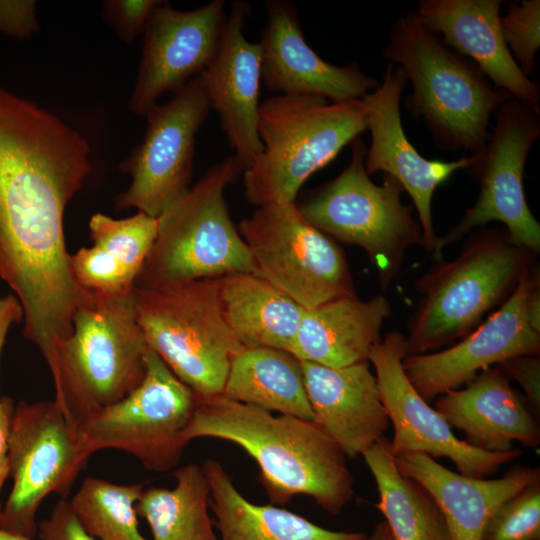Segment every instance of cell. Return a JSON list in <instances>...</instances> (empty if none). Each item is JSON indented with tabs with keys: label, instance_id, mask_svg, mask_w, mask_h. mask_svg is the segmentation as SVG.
I'll return each mask as SVG.
<instances>
[{
	"label": "cell",
	"instance_id": "obj_25",
	"mask_svg": "<svg viewBox=\"0 0 540 540\" xmlns=\"http://www.w3.org/2000/svg\"><path fill=\"white\" fill-rule=\"evenodd\" d=\"M392 312L383 295L369 300L349 295L304 309L289 352L301 361L329 367L369 361Z\"/></svg>",
	"mask_w": 540,
	"mask_h": 540
},
{
	"label": "cell",
	"instance_id": "obj_40",
	"mask_svg": "<svg viewBox=\"0 0 540 540\" xmlns=\"http://www.w3.org/2000/svg\"><path fill=\"white\" fill-rule=\"evenodd\" d=\"M3 342L0 341V355L3 347ZM14 404L12 399L0 396V494L4 482L10 475L9 457H8V435L11 416L13 413ZM2 505L0 502V517L2 513Z\"/></svg>",
	"mask_w": 540,
	"mask_h": 540
},
{
	"label": "cell",
	"instance_id": "obj_24",
	"mask_svg": "<svg viewBox=\"0 0 540 540\" xmlns=\"http://www.w3.org/2000/svg\"><path fill=\"white\" fill-rule=\"evenodd\" d=\"M398 470L425 488L441 508L453 540H481L497 507L525 487L540 481V468L515 465L497 479L454 472L424 453L395 457Z\"/></svg>",
	"mask_w": 540,
	"mask_h": 540
},
{
	"label": "cell",
	"instance_id": "obj_37",
	"mask_svg": "<svg viewBox=\"0 0 540 540\" xmlns=\"http://www.w3.org/2000/svg\"><path fill=\"white\" fill-rule=\"evenodd\" d=\"M498 366L510 381L514 380L521 386L530 409L539 418L540 357L519 355L504 360Z\"/></svg>",
	"mask_w": 540,
	"mask_h": 540
},
{
	"label": "cell",
	"instance_id": "obj_7",
	"mask_svg": "<svg viewBox=\"0 0 540 540\" xmlns=\"http://www.w3.org/2000/svg\"><path fill=\"white\" fill-rule=\"evenodd\" d=\"M133 298L150 350L197 397L221 395L244 347L225 319L220 278L135 284Z\"/></svg>",
	"mask_w": 540,
	"mask_h": 540
},
{
	"label": "cell",
	"instance_id": "obj_41",
	"mask_svg": "<svg viewBox=\"0 0 540 540\" xmlns=\"http://www.w3.org/2000/svg\"><path fill=\"white\" fill-rule=\"evenodd\" d=\"M366 540H394L388 525L385 521H382L376 525L374 531L370 536L366 537Z\"/></svg>",
	"mask_w": 540,
	"mask_h": 540
},
{
	"label": "cell",
	"instance_id": "obj_12",
	"mask_svg": "<svg viewBox=\"0 0 540 540\" xmlns=\"http://www.w3.org/2000/svg\"><path fill=\"white\" fill-rule=\"evenodd\" d=\"M495 125L485 147L472 156L467 173L479 184L474 205L444 236L431 255L443 260V250L466 234L501 222L512 241L533 254L540 252V224L526 201L523 177L528 153L540 136V110L510 97L494 111Z\"/></svg>",
	"mask_w": 540,
	"mask_h": 540
},
{
	"label": "cell",
	"instance_id": "obj_31",
	"mask_svg": "<svg viewBox=\"0 0 540 540\" xmlns=\"http://www.w3.org/2000/svg\"><path fill=\"white\" fill-rule=\"evenodd\" d=\"M142 484L86 477L69 501L84 530L97 540H147L138 528L136 502Z\"/></svg>",
	"mask_w": 540,
	"mask_h": 540
},
{
	"label": "cell",
	"instance_id": "obj_10",
	"mask_svg": "<svg viewBox=\"0 0 540 540\" xmlns=\"http://www.w3.org/2000/svg\"><path fill=\"white\" fill-rule=\"evenodd\" d=\"M197 405L195 393L152 350L140 385L75 429L84 460L103 449L126 452L147 469L171 470L188 444L185 431Z\"/></svg>",
	"mask_w": 540,
	"mask_h": 540
},
{
	"label": "cell",
	"instance_id": "obj_23",
	"mask_svg": "<svg viewBox=\"0 0 540 540\" xmlns=\"http://www.w3.org/2000/svg\"><path fill=\"white\" fill-rule=\"evenodd\" d=\"M434 409L451 428L465 434L467 443L484 451L509 452L515 449L514 442L529 448L540 444L538 417L499 366L479 372L461 389L438 396Z\"/></svg>",
	"mask_w": 540,
	"mask_h": 540
},
{
	"label": "cell",
	"instance_id": "obj_39",
	"mask_svg": "<svg viewBox=\"0 0 540 540\" xmlns=\"http://www.w3.org/2000/svg\"><path fill=\"white\" fill-rule=\"evenodd\" d=\"M36 2L0 0V32L14 38H28L38 31Z\"/></svg>",
	"mask_w": 540,
	"mask_h": 540
},
{
	"label": "cell",
	"instance_id": "obj_6",
	"mask_svg": "<svg viewBox=\"0 0 540 540\" xmlns=\"http://www.w3.org/2000/svg\"><path fill=\"white\" fill-rule=\"evenodd\" d=\"M367 129L362 99L274 95L259 106L262 150L243 171L246 200L261 207L294 203L307 179Z\"/></svg>",
	"mask_w": 540,
	"mask_h": 540
},
{
	"label": "cell",
	"instance_id": "obj_8",
	"mask_svg": "<svg viewBox=\"0 0 540 540\" xmlns=\"http://www.w3.org/2000/svg\"><path fill=\"white\" fill-rule=\"evenodd\" d=\"M243 168L228 156L158 217V232L135 284L221 278L254 273L249 250L225 199Z\"/></svg>",
	"mask_w": 540,
	"mask_h": 540
},
{
	"label": "cell",
	"instance_id": "obj_35",
	"mask_svg": "<svg viewBox=\"0 0 540 540\" xmlns=\"http://www.w3.org/2000/svg\"><path fill=\"white\" fill-rule=\"evenodd\" d=\"M70 267L77 283L84 289L99 293L133 291L135 280L104 250L92 246L70 254Z\"/></svg>",
	"mask_w": 540,
	"mask_h": 540
},
{
	"label": "cell",
	"instance_id": "obj_22",
	"mask_svg": "<svg viewBox=\"0 0 540 540\" xmlns=\"http://www.w3.org/2000/svg\"><path fill=\"white\" fill-rule=\"evenodd\" d=\"M501 4L500 0H424L415 13L449 47L471 59L495 88L540 110L538 83L520 70L503 38Z\"/></svg>",
	"mask_w": 540,
	"mask_h": 540
},
{
	"label": "cell",
	"instance_id": "obj_34",
	"mask_svg": "<svg viewBox=\"0 0 540 540\" xmlns=\"http://www.w3.org/2000/svg\"><path fill=\"white\" fill-rule=\"evenodd\" d=\"M505 43L520 70L530 77L540 47V1L511 2L500 18Z\"/></svg>",
	"mask_w": 540,
	"mask_h": 540
},
{
	"label": "cell",
	"instance_id": "obj_13",
	"mask_svg": "<svg viewBox=\"0 0 540 540\" xmlns=\"http://www.w3.org/2000/svg\"><path fill=\"white\" fill-rule=\"evenodd\" d=\"M8 457L13 487L2 508L0 528L33 539L36 516L51 493L65 498L86 460L76 433L53 401H21L9 425Z\"/></svg>",
	"mask_w": 540,
	"mask_h": 540
},
{
	"label": "cell",
	"instance_id": "obj_18",
	"mask_svg": "<svg viewBox=\"0 0 540 540\" xmlns=\"http://www.w3.org/2000/svg\"><path fill=\"white\" fill-rule=\"evenodd\" d=\"M406 83L402 68L388 63L382 82L362 98L371 133L364 165L369 175L379 171L388 174L409 194L421 226L423 247L432 255L439 239L432 219L434 192L456 171L466 170L472 156L445 162L428 160L418 153L401 121L400 97Z\"/></svg>",
	"mask_w": 540,
	"mask_h": 540
},
{
	"label": "cell",
	"instance_id": "obj_5",
	"mask_svg": "<svg viewBox=\"0 0 540 540\" xmlns=\"http://www.w3.org/2000/svg\"><path fill=\"white\" fill-rule=\"evenodd\" d=\"M149 350L136 317L133 291L86 290L53 379L54 401L74 430L140 385Z\"/></svg>",
	"mask_w": 540,
	"mask_h": 540
},
{
	"label": "cell",
	"instance_id": "obj_30",
	"mask_svg": "<svg viewBox=\"0 0 540 540\" xmlns=\"http://www.w3.org/2000/svg\"><path fill=\"white\" fill-rule=\"evenodd\" d=\"M174 476L173 489L143 490L135 505L153 540H219L209 515L210 486L202 466L184 465Z\"/></svg>",
	"mask_w": 540,
	"mask_h": 540
},
{
	"label": "cell",
	"instance_id": "obj_4",
	"mask_svg": "<svg viewBox=\"0 0 540 540\" xmlns=\"http://www.w3.org/2000/svg\"><path fill=\"white\" fill-rule=\"evenodd\" d=\"M533 255L505 228L474 230L457 257L436 262L415 282L420 300L407 324V355L441 350L471 333L511 296Z\"/></svg>",
	"mask_w": 540,
	"mask_h": 540
},
{
	"label": "cell",
	"instance_id": "obj_28",
	"mask_svg": "<svg viewBox=\"0 0 540 540\" xmlns=\"http://www.w3.org/2000/svg\"><path fill=\"white\" fill-rule=\"evenodd\" d=\"M222 395L269 412L314 422L302 361L288 351L244 347L231 362Z\"/></svg>",
	"mask_w": 540,
	"mask_h": 540
},
{
	"label": "cell",
	"instance_id": "obj_20",
	"mask_svg": "<svg viewBox=\"0 0 540 540\" xmlns=\"http://www.w3.org/2000/svg\"><path fill=\"white\" fill-rule=\"evenodd\" d=\"M249 4L236 1L218 50L201 73L210 109H214L234 157L243 171L259 156L262 144L258 135L261 50L244 36Z\"/></svg>",
	"mask_w": 540,
	"mask_h": 540
},
{
	"label": "cell",
	"instance_id": "obj_32",
	"mask_svg": "<svg viewBox=\"0 0 540 540\" xmlns=\"http://www.w3.org/2000/svg\"><path fill=\"white\" fill-rule=\"evenodd\" d=\"M89 230L93 245L111 255L136 282L155 242L158 217L136 212L114 219L96 213L90 218Z\"/></svg>",
	"mask_w": 540,
	"mask_h": 540
},
{
	"label": "cell",
	"instance_id": "obj_27",
	"mask_svg": "<svg viewBox=\"0 0 540 540\" xmlns=\"http://www.w3.org/2000/svg\"><path fill=\"white\" fill-rule=\"evenodd\" d=\"M225 319L243 347L290 351L304 309L255 273L220 278Z\"/></svg>",
	"mask_w": 540,
	"mask_h": 540
},
{
	"label": "cell",
	"instance_id": "obj_15",
	"mask_svg": "<svg viewBox=\"0 0 540 540\" xmlns=\"http://www.w3.org/2000/svg\"><path fill=\"white\" fill-rule=\"evenodd\" d=\"M405 356V335L391 331L371 349L368 359L393 427L390 450L394 457L424 453L433 459L447 458L460 474L486 478L522 455L519 448L505 453L484 451L456 437L445 419L408 380L402 364Z\"/></svg>",
	"mask_w": 540,
	"mask_h": 540
},
{
	"label": "cell",
	"instance_id": "obj_3",
	"mask_svg": "<svg viewBox=\"0 0 540 540\" xmlns=\"http://www.w3.org/2000/svg\"><path fill=\"white\" fill-rule=\"evenodd\" d=\"M383 54L411 82L407 109L424 121L440 149L475 155L485 147L491 115L511 96L495 88L471 59L449 47L415 12L393 23Z\"/></svg>",
	"mask_w": 540,
	"mask_h": 540
},
{
	"label": "cell",
	"instance_id": "obj_19",
	"mask_svg": "<svg viewBox=\"0 0 540 540\" xmlns=\"http://www.w3.org/2000/svg\"><path fill=\"white\" fill-rule=\"evenodd\" d=\"M265 6L267 21L259 45L261 78L268 90L337 103L362 99L379 85L356 63L338 66L322 59L306 42L292 2L268 0Z\"/></svg>",
	"mask_w": 540,
	"mask_h": 540
},
{
	"label": "cell",
	"instance_id": "obj_17",
	"mask_svg": "<svg viewBox=\"0 0 540 540\" xmlns=\"http://www.w3.org/2000/svg\"><path fill=\"white\" fill-rule=\"evenodd\" d=\"M227 20L226 2L211 0L182 11L161 1L143 32V48L129 108L144 117L166 92L200 76L214 58Z\"/></svg>",
	"mask_w": 540,
	"mask_h": 540
},
{
	"label": "cell",
	"instance_id": "obj_42",
	"mask_svg": "<svg viewBox=\"0 0 540 540\" xmlns=\"http://www.w3.org/2000/svg\"><path fill=\"white\" fill-rule=\"evenodd\" d=\"M0 540H33V539L16 535L0 528Z\"/></svg>",
	"mask_w": 540,
	"mask_h": 540
},
{
	"label": "cell",
	"instance_id": "obj_21",
	"mask_svg": "<svg viewBox=\"0 0 540 540\" xmlns=\"http://www.w3.org/2000/svg\"><path fill=\"white\" fill-rule=\"evenodd\" d=\"M314 422L344 452L363 455L385 437L389 418L369 361L329 367L302 361Z\"/></svg>",
	"mask_w": 540,
	"mask_h": 540
},
{
	"label": "cell",
	"instance_id": "obj_2",
	"mask_svg": "<svg viewBox=\"0 0 540 540\" xmlns=\"http://www.w3.org/2000/svg\"><path fill=\"white\" fill-rule=\"evenodd\" d=\"M185 440L202 437L240 446L260 468V481L272 503L287 504L306 495L331 515L354 497V481L341 448L313 421L274 416L224 395L200 398Z\"/></svg>",
	"mask_w": 540,
	"mask_h": 540
},
{
	"label": "cell",
	"instance_id": "obj_38",
	"mask_svg": "<svg viewBox=\"0 0 540 540\" xmlns=\"http://www.w3.org/2000/svg\"><path fill=\"white\" fill-rule=\"evenodd\" d=\"M37 534L40 540H97L81 526L66 498H60L50 515L38 523Z\"/></svg>",
	"mask_w": 540,
	"mask_h": 540
},
{
	"label": "cell",
	"instance_id": "obj_36",
	"mask_svg": "<svg viewBox=\"0 0 540 540\" xmlns=\"http://www.w3.org/2000/svg\"><path fill=\"white\" fill-rule=\"evenodd\" d=\"M159 0H107L103 2L102 14L115 29L118 37L131 43L144 29Z\"/></svg>",
	"mask_w": 540,
	"mask_h": 540
},
{
	"label": "cell",
	"instance_id": "obj_33",
	"mask_svg": "<svg viewBox=\"0 0 540 540\" xmlns=\"http://www.w3.org/2000/svg\"><path fill=\"white\" fill-rule=\"evenodd\" d=\"M481 540H540V481L500 504L485 525Z\"/></svg>",
	"mask_w": 540,
	"mask_h": 540
},
{
	"label": "cell",
	"instance_id": "obj_11",
	"mask_svg": "<svg viewBox=\"0 0 540 540\" xmlns=\"http://www.w3.org/2000/svg\"><path fill=\"white\" fill-rule=\"evenodd\" d=\"M237 228L254 273L303 308L356 295L343 250L303 218L296 202L256 207Z\"/></svg>",
	"mask_w": 540,
	"mask_h": 540
},
{
	"label": "cell",
	"instance_id": "obj_29",
	"mask_svg": "<svg viewBox=\"0 0 540 540\" xmlns=\"http://www.w3.org/2000/svg\"><path fill=\"white\" fill-rule=\"evenodd\" d=\"M379 494L375 507L394 540H453L446 518L429 492L397 468L383 437L363 455Z\"/></svg>",
	"mask_w": 540,
	"mask_h": 540
},
{
	"label": "cell",
	"instance_id": "obj_26",
	"mask_svg": "<svg viewBox=\"0 0 540 540\" xmlns=\"http://www.w3.org/2000/svg\"><path fill=\"white\" fill-rule=\"evenodd\" d=\"M202 468L219 540H366L363 532L326 529L289 510L250 502L216 460H206Z\"/></svg>",
	"mask_w": 540,
	"mask_h": 540
},
{
	"label": "cell",
	"instance_id": "obj_16",
	"mask_svg": "<svg viewBox=\"0 0 540 540\" xmlns=\"http://www.w3.org/2000/svg\"><path fill=\"white\" fill-rule=\"evenodd\" d=\"M538 277L539 271L530 266L511 296L456 343L404 357V372L425 401L464 386L479 372L508 358L539 356L540 332L533 327L528 310L529 293Z\"/></svg>",
	"mask_w": 540,
	"mask_h": 540
},
{
	"label": "cell",
	"instance_id": "obj_9",
	"mask_svg": "<svg viewBox=\"0 0 540 540\" xmlns=\"http://www.w3.org/2000/svg\"><path fill=\"white\" fill-rule=\"evenodd\" d=\"M366 151L355 138L348 166L297 207L307 222L332 239L361 247L385 291L398 276L407 249L423 247V235L413 205L402 202L401 185L388 174L380 185L371 180L364 165Z\"/></svg>",
	"mask_w": 540,
	"mask_h": 540
},
{
	"label": "cell",
	"instance_id": "obj_14",
	"mask_svg": "<svg viewBox=\"0 0 540 540\" xmlns=\"http://www.w3.org/2000/svg\"><path fill=\"white\" fill-rule=\"evenodd\" d=\"M209 111L200 76L173 93L168 102L152 108L145 116L143 140L120 164L131 182L115 197V209L134 208L159 217L190 188L196 135Z\"/></svg>",
	"mask_w": 540,
	"mask_h": 540
},
{
	"label": "cell",
	"instance_id": "obj_1",
	"mask_svg": "<svg viewBox=\"0 0 540 540\" xmlns=\"http://www.w3.org/2000/svg\"><path fill=\"white\" fill-rule=\"evenodd\" d=\"M89 154L78 131L0 88V278L46 363L71 335L86 291L71 271L64 214L92 172Z\"/></svg>",
	"mask_w": 540,
	"mask_h": 540
}]
</instances>
